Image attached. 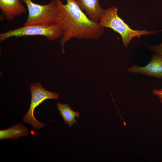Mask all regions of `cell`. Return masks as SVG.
<instances>
[{"label": "cell", "instance_id": "cell-1", "mask_svg": "<svg viewBox=\"0 0 162 162\" xmlns=\"http://www.w3.org/2000/svg\"><path fill=\"white\" fill-rule=\"evenodd\" d=\"M66 0V4H64L62 0H56V22L63 32L59 41L63 54L65 44L72 38L96 40L103 35L104 31L99 22L88 18L74 0Z\"/></svg>", "mask_w": 162, "mask_h": 162}, {"label": "cell", "instance_id": "cell-2", "mask_svg": "<svg viewBox=\"0 0 162 162\" xmlns=\"http://www.w3.org/2000/svg\"><path fill=\"white\" fill-rule=\"evenodd\" d=\"M117 11V8L114 6L104 9L98 22L101 26L111 28L119 33L125 47L134 38H139L142 35L146 36L148 34H154L159 31L132 29L118 16Z\"/></svg>", "mask_w": 162, "mask_h": 162}, {"label": "cell", "instance_id": "cell-3", "mask_svg": "<svg viewBox=\"0 0 162 162\" xmlns=\"http://www.w3.org/2000/svg\"><path fill=\"white\" fill-rule=\"evenodd\" d=\"M63 31L57 23L51 25L34 24L24 26L14 29L10 30L0 34V41L13 37L18 38L28 36L40 35L50 41L60 39Z\"/></svg>", "mask_w": 162, "mask_h": 162}, {"label": "cell", "instance_id": "cell-4", "mask_svg": "<svg viewBox=\"0 0 162 162\" xmlns=\"http://www.w3.org/2000/svg\"><path fill=\"white\" fill-rule=\"evenodd\" d=\"M21 0L26 4L28 11V16L23 25H51L56 23V0H52L45 5L36 4L32 0Z\"/></svg>", "mask_w": 162, "mask_h": 162}, {"label": "cell", "instance_id": "cell-5", "mask_svg": "<svg viewBox=\"0 0 162 162\" xmlns=\"http://www.w3.org/2000/svg\"><path fill=\"white\" fill-rule=\"evenodd\" d=\"M29 90L31 94V103L27 112L23 116V121L24 123L31 124L34 129L40 130L43 128L45 124L39 122L35 118L34 113L35 108L46 99H58L59 95L46 90L40 82L32 84Z\"/></svg>", "mask_w": 162, "mask_h": 162}, {"label": "cell", "instance_id": "cell-6", "mask_svg": "<svg viewBox=\"0 0 162 162\" xmlns=\"http://www.w3.org/2000/svg\"><path fill=\"white\" fill-rule=\"evenodd\" d=\"M127 70L131 73L162 79V57L155 53L146 66L141 67L134 65L128 68Z\"/></svg>", "mask_w": 162, "mask_h": 162}, {"label": "cell", "instance_id": "cell-7", "mask_svg": "<svg viewBox=\"0 0 162 162\" xmlns=\"http://www.w3.org/2000/svg\"><path fill=\"white\" fill-rule=\"evenodd\" d=\"M0 9L5 19L10 21L27 12L21 0H0Z\"/></svg>", "mask_w": 162, "mask_h": 162}, {"label": "cell", "instance_id": "cell-8", "mask_svg": "<svg viewBox=\"0 0 162 162\" xmlns=\"http://www.w3.org/2000/svg\"><path fill=\"white\" fill-rule=\"evenodd\" d=\"M82 11L92 21L98 22L104 9L101 7L99 0H74Z\"/></svg>", "mask_w": 162, "mask_h": 162}, {"label": "cell", "instance_id": "cell-9", "mask_svg": "<svg viewBox=\"0 0 162 162\" xmlns=\"http://www.w3.org/2000/svg\"><path fill=\"white\" fill-rule=\"evenodd\" d=\"M27 128L21 123H18L8 128L0 130V140L7 139H18L19 137L27 136Z\"/></svg>", "mask_w": 162, "mask_h": 162}, {"label": "cell", "instance_id": "cell-10", "mask_svg": "<svg viewBox=\"0 0 162 162\" xmlns=\"http://www.w3.org/2000/svg\"><path fill=\"white\" fill-rule=\"evenodd\" d=\"M56 106L64 123L67 124L69 128L73 126L74 123H77L75 118H79L80 114L79 112L74 111L68 104H66L58 103Z\"/></svg>", "mask_w": 162, "mask_h": 162}, {"label": "cell", "instance_id": "cell-11", "mask_svg": "<svg viewBox=\"0 0 162 162\" xmlns=\"http://www.w3.org/2000/svg\"><path fill=\"white\" fill-rule=\"evenodd\" d=\"M146 47L149 50L160 55L162 57V43L157 45H146Z\"/></svg>", "mask_w": 162, "mask_h": 162}, {"label": "cell", "instance_id": "cell-12", "mask_svg": "<svg viewBox=\"0 0 162 162\" xmlns=\"http://www.w3.org/2000/svg\"><path fill=\"white\" fill-rule=\"evenodd\" d=\"M153 94L159 98L160 101L162 104V88L159 89H155L152 91Z\"/></svg>", "mask_w": 162, "mask_h": 162}, {"label": "cell", "instance_id": "cell-13", "mask_svg": "<svg viewBox=\"0 0 162 162\" xmlns=\"http://www.w3.org/2000/svg\"><path fill=\"white\" fill-rule=\"evenodd\" d=\"M5 19V16L1 14L0 15V21H4Z\"/></svg>", "mask_w": 162, "mask_h": 162}, {"label": "cell", "instance_id": "cell-14", "mask_svg": "<svg viewBox=\"0 0 162 162\" xmlns=\"http://www.w3.org/2000/svg\"><path fill=\"white\" fill-rule=\"evenodd\" d=\"M161 162H162V161H161Z\"/></svg>", "mask_w": 162, "mask_h": 162}]
</instances>
